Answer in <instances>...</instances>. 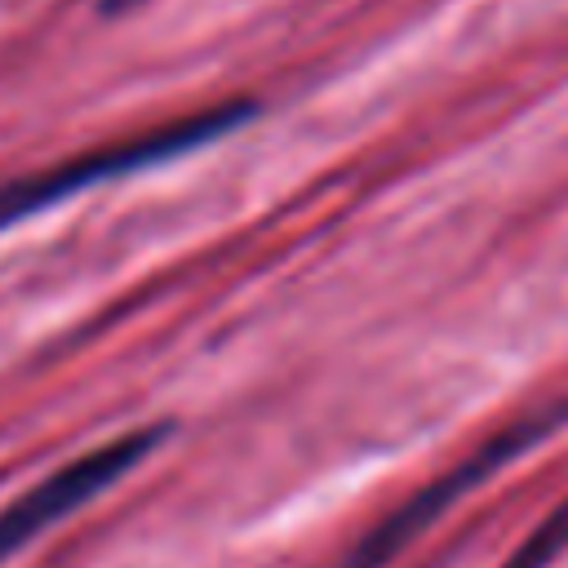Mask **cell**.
<instances>
[{
	"mask_svg": "<svg viewBox=\"0 0 568 568\" xmlns=\"http://www.w3.org/2000/svg\"><path fill=\"white\" fill-rule=\"evenodd\" d=\"M164 435H169V426L124 430V435H115L106 444H93L89 453L62 462L44 479H36L27 493H18L0 510V564L13 559L18 550H27L36 537L53 532L62 519H71L75 510H84L106 488H115L133 466H142L164 444Z\"/></svg>",
	"mask_w": 568,
	"mask_h": 568,
	"instance_id": "7a4b0ae2",
	"label": "cell"
},
{
	"mask_svg": "<svg viewBox=\"0 0 568 568\" xmlns=\"http://www.w3.org/2000/svg\"><path fill=\"white\" fill-rule=\"evenodd\" d=\"M257 106L248 98H231V102H217V106H204V111H191V115H178V120H164L160 129H146V133H133V138H120L111 146H93L84 155H67L62 164H49V169H36V173H18V178H4L0 182V226L9 222H22L93 182H106V178H120V173H133V169H151V164H164V160H178L231 129H240Z\"/></svg>",
	"mask_w": 568,
	"mask_h": 568,
	"instance_id": "6da1fadb",
	"label": "cell"
},
{
	"mask_svg": "<svg viewBox=\"0 0 568 568\" xmlns=\"http://www.w3.org/2000/svg\"><path fill=\"white\" fill-rule=\"evenodd\" d=\"M564 546H568V501H564V506H559V510H555V515H550V519H546V524H541V528H537V532L506 559V568H546Z\"/></svg>",
	"mask_w": 568,
	"mask_h": 568,
	"instance_id": "277c9868",
	"label": "cell"
},
{
	"mask_svg": "<svg viewBox=\"0 0 568 568\" xmlns=\"http://www.w3.org/2000/svg\"><path fill=\"white\" fill-rule=\"evenodd\" d=\"M568 417V404H555V408H541L506 430H497L488 444H479L470 457H462L448 475L430 479L422 493H413L399 510H390L355 550H351V568H382L386 559H395L413 537H422L448 506H457L466 493H475L484 479H493L501 466H510L515 457H524L532 444H541L559 422Z\"/></svg>",
	"mask_w": 568,
	"mask_h": 568,
	"instance_id": "3957f363",
	"label": "cell"
},
{
	"mask_svg": "<svg viewBox=\"0 0 568 568\" xmlns=\"http://www.w3.org/2000/svg\"><path fill=\"white\" fill-rule=\"evenodd\" d=\"M133 4H142V0H102V13H111V18H120V13H129Z\"/></svg>",
	"mask_w": 568,
	"mask_h": 568,
	"instance_id": "5b68a950",
	"label": "cell"
}]
</instances>
